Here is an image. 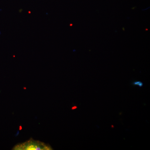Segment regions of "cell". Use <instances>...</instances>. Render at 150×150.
<instances>
[{
  "instance_id": "1",
  "label": "cell",
  "mask_w": 150,
  "mask_h": 150,
  "mask_svg": "<svg viewBox=\"0 0 150 150\" xmlns=\"http://www.w3.org/2000/svg\"><path fill=\"white\" fill-rule=\"evenodd\" d=\"M13 150H50L52 149L49 145L31 139L27 142L16 145Z\"/></svg>"
},
{
  "instance_id": "3",
  "label": "cell",
  "mask_w": 150,
  "mask_h": 150,
  "mask_svg": "<svg viewBox=\"0 0 150 150\" xmlns=\"http://www.w3.org/2000/svg\"><path fill=\"white\" fill-rule=\"evenodd\" d=\"M76 108L77 107H76V106H74V107L72 108V109H76Z\"/></svg>"
},
{
  "instance_id": "2",
  "label": "cell",
  "mask_w": 150,
  "mask_h": 150,
  "mask_svg": "<svg viewBox=\"0 0 150 150\" xmlns=\"http://www.w3.org/2000/svg\"><path fill=\"white\" fill-rule=\"evenodd\" d=\"M132 84L133 85L139 86V87H142L143 86V83L141 81L134 82Z\"/></svg>"
}]
</instances>
